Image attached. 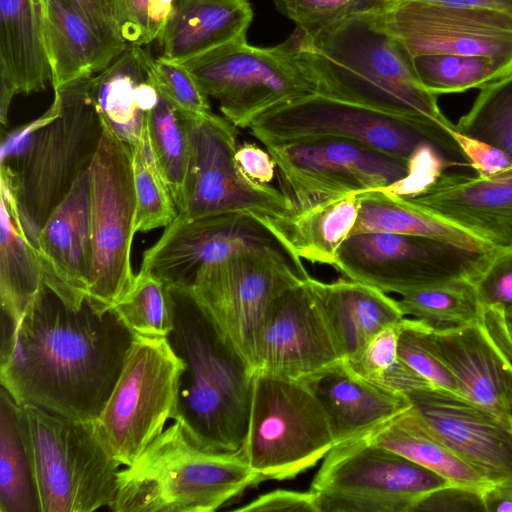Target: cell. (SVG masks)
<instances>
[{"label":"cell","mask_w":512,"mask_h":512,"mask_svg":"<svg viewBox=\"0 0 512 512\" xmlns=\"http://www.w3.org/2000/svg\"><path fill=\"white\" fill-rule=\"evenodd\" d=\"M0 383L20 405L94 421L122 370L134 334L113 308L68 306L46 284L21 319L2 313Z\"/></svg>","instance_id":"6da1fadb"},{"label":"cell","mask_w":512,"mask_h":512,"mask_svg":"<svg viewBox=\"0 0 512 512\" xmlns=\"http://www.w3.org/2000/svg\"><path fill=\"white\" fill-rule=\"evenodd\" d=\"M384 14L314 28L296 26L282 43L315 93L451 126L437 95L419 82L413 56L386 28Z\"/></svg>","instance_id":"7a4b0ae2"},{"label":"cell","mask_w":512,"mask_h":512,"mask_svg":"<svg viewBox=\"0 0 512 512\" xmlns=\"http://www.w3.org/2000/svg\"><path fill=\"white\" fill-rule=\"evenodd\" d=\"M103 134L93 76L54 88L49 109L2 140L1 193L36 246L40 230L87 171Z\"/></svg>","instance_id":"3957f363"},{"label":"cell","mask_w":512,"mask_h":512,"mask_svg":"<svg viewBox=\"0 0 512 512\" xmlns=\"http://www.w3.org/2000/svg\"><path fill=\"white\" fill-rule=\"evenodd\" d=\"M174 325L167 341L185 364L174 421L199 448L242 450L255 370L189 286L169 285Z\"/></svg>","instance_id":"277c9868"},{"label":"cell","mask_w":512,"mask_h":512,"mask_svg":"<svg viewBox=\"0 0 512 512\" xmlns=\"http://www.w3.org/2000/svg\"><path fill=\"white\" fill-rule=\"evenodd\" d=\"M260 481L242 450L201 449L174 421L118 472L109 508L115 512H213Z\"/></svg>","instance_id":"5b68a950"},{"label":"cell","mask_w":512,"mask_h":512,"mask_svg":"<svg viewBox=\"0 0 512 512\" xmlns=\"http://www.w3.org/2000/svg\"><path fill=\"white\" fill-rule=\"evenodd\" d=\"M451 126L312 92L263 114L249 130L263 145L334 137L359 142L406 162L421 144L432 143L456 165L468 166L448 132Z\"/></svg>","instance_id":"8992f818"},{"label":"cell","mask_w":512,"mask_h":512,"mask_svg":"<svg viewBox=\"0 0 512 512\" xmlns=\"http://www.w3.org/2000/svg\"><path fill=\"white\" fill-rule=\"evenodd\" d=\"M21 406L41 512H91L109 507L121 464L103 447L94 421Z\"/></svg>","instance_id":"52a82bcc"},{"label":"cell","mask_w":512,"mask_h":512,"mask_svg":"<svg viewBox=\"0 0 512 512\" xmlns=\"http://www.w3.org/2000/svg\"><path fill=\"white\" fill-rule=\"evenodd\" d=\"M334 446L326 414L303 380L255 371L242 452L262 480L292 479Z\"/></svg>","instance_id":"ba28073f"},{"label":"cell","mask_w":512,"mask_h":512,"mask_svg":"<svg viewBox=\"0 0 512 512\" xmlns=\"http://www.w3.org/2000/svg\"><path fill=\"white\" fill-rule=\"evenodd\" d=\"M184 368L166 338L134 335L114 388L94 420L100 442L121 465H131L173 419Z\"/></svg>","instance_id":"9c48e42d"},{"label":"cell","mask_w":512,"mask_h":512,"mask_svg":"<svg viewBox=\"0 0 512 512\" xmlns=\"http://www.w3.org/2000/svg\"><path fill=\"white\" fill-rule=\"evenodd\" d=\"M90 187L92 265L86 301L107 311L134 284L130 256L137 232L133 151L104 121L90 166Z\"/></svg>","instance_id":"30bf717a"},{"label":"cell","mask_w":512,"mask_h":512,"mask_svg":"<svg viewBox=\"0 0 512 512\" xmlns=\"http://www.w3.org/2000/svg\"><path fill=\"white\" fill-rule=\"evenodd\" d=\"M449 484L364 437L335 445L323 458L309 490L318 512H414L424 497Z\"/></svg>","instance_id":"8fae6325"},{"label":"cell","mask_w":512,"mask_h":512,"mask_svg":"<svg viewBox=\"0 0 512 512\" xmlns=\"http://www.w3.org/2000/svg\"><path fill=\"white\" fill-rule=\"evenodd\" d=\"M495 251H473L420 235L370 232L349 236L333 267L347 279L402 296L453 280L474 281Z\"/></svg>","instance_id":"7c38bea8"},{"label":"cell","mask_w":512,"mask_h":512,"mask_svg":"<svg viewBox=\"0 0 512 512\" xmlns=\"http://www.w3.org/2000/svg\"><path fill=\"white\" fill-rule=\"evenodd\" d=\"M183 64L237 128L249 129L263 114L313 92L283 43L262 48L237 40Z\"/></svg>","instance_id":"4fadbf2b"},{"label":"cell","mask_w":512,"mask_h":512,"mask_svg":"<svg viewBox=\"0 0 512 512\" xmlns=\"http://www.w3.org/2000/svg\"><path fill=\"white\" fill-rule=\"evenodd\" d=\"M239 255L272 257L309 275L300 258L260 216L245 212L197 218L177 215L157 242L145 250L139 271L169 285L190 286L204 265Z\"/></svg>","instance_id":"5bb4252c"},{"label":"cell","mask_w":512,"mask_h":512,"mask_svg":"<svg viewBox=\"0 0 512 512\" xmlns=\"http://www.w3.org/2000/svg\"><path fill=\"white\" fill-rule=\"evenodd\" d=\"M264 146L293 207L337 195L385 190L407 175L406 161L350 140L319 137Z\"/></svg>","instance_id":"9a60e30c"},{"label":"cell","mask_w":512,"mask_h":512,"mask_svg":"<svg viewBox=\"0 0 512 512\" xmlns=\"http://www.w3.org/2000/svg\"><path fill=\"white\" fill-rule=\"evenodd\" d=\"M212 112L191 116L190 158L179 216L197 218L229 212L275 216L293 208L280 189L248 178L238 166L237 130Z\"/></svg>","instance_id":"2e32d148"},{"label":"cell","mask_w":512,"mask_h":512,"mask_svg":"<svg viewBox=\"0 0 512 512\" xmlns=\"http://www.w3.org/2000/svg\"><path fill=\"white\" fill-rule=\"evenodd\" d=\"M308 277L272 257L239 255L204 265L189 287L255 370L270 307Z\"/></svg>","instance_id":"e0dca14e"},{"label":"cell","mask_w":512,"mask_h":512,"mask_svg":"<svg viewBox=\"0 0 512 512\" xmlns=\"http://www.w3.org/2000/svg\"><path fill=\"white\" fill-rule=\"evenodd\" d=\"M384 24L412 56L485 55L512 73V15L399 0Z\"/></svg>","instance_id":"ac0fdd59"},{"label":"cell","mask_w":512,"mask_h":512,"mask_svg":"<svg viewBox=\"0 0 512 512\" xmlns=\"http://www.w3.org/2000/svg\"><path fill=\"white\" fill-rule=\"evenodd\" d=\"M428 430L491 485H512V423L470 400L426 386L406 394Z\"/></svg>","instance_id":"d6986e66"},{"label":"cell","mask_w":512,"mask_h":512,"mask_svg":"<svg viewBox=\"0 0 512 512\" xmlns=\"http://www.w3.org/2000/svg\"><path fill=\"white\" fill-rule=\"evenodd\" d=\"M341 362L336 339L305 280L284 290L267 314L255 371L303 380Z\"/></svg>","instance_id":"ffe728a7"},{"label":"cell","mask_w":512,"mask_h":512,"mask_svg":"<svg viewBox=\"0 0 512 512\" xmlns=\"http://www.w3.org/2000/svg\"><path fill=\"white\" fill-rule=\"evenodd\" d=\"M405 200L493 249H512V167L489 177L445 172L427 191Z\"/></svg>","instance_id":"44dd1931"},{"label":"cell","mask_w":512,"mask_h":512,"mask_svg":"<svg viewBox=\"0 0 512 512\" xmlns=\"http://www.w3.org/2000/svg\"><path fill=\"white\" fill-rule=\"evenodd\" d=\"M35 247L45 284L68 306L81 308L87 300L92 265L90 168L52 211Z\"/></svg>","instance_id":"7402d4cb"},{"label":"cell","mask_w":512,"mask_h":512,"mask_svg":"<svg viewBox=\"0 0 512 512\" xmlns=\"http://www.w3.org/2000/svg\"><path fill=\"white\" fill-rule=\"evenodd\" d=\"M429 332L436 351L455 377L461 396L511 422L512 362L484 322L452 331Z\"/></svg>","instance_id":"603a6c76"},{"label":"cell","mask_w":512,"mask_h":512,"mask_svg":"<svg viewBox=\"0 0 512 512\" xmlns=\"http://www.w3.org/2000/svg\"><path fill=\"white\" fill-rule=\"evenodd\" d=\"M303 381L322 406L335 445L367 437L411 408L406 394L360 377L345 362Z\"/></svg>","instance_id":"cb8c5ba5"},{"label":"cell","mask_w":512,"mask_h":512,"mask_svg":"<svg viewBox=\"0 0 512 512\" xmlns=\"http://www.w3.org/2000/svg\"><path fill=\"white\" fill-rule=\"evenodd\" d=\"M52 84L44 34V0H0V122L17 94Z\"/></svg>","instance_id":"d4e9b609"},{"label":"cell","mask_w":512,"mask_h":512,"mask_svg":"<svg viewBox=\"0 0 512 512\" xmlns=\"http://www.w3.org/2000/svg\"><path fill=\"white\" fill-rule=\"evenodd\" d=\"M305 283L332 330L344 362L357 357L383 329L406 318L397 299L367 284L347 278L323 282L311 276Z\"/></svg>","instance_id":"484cf974"},{"label":"cell","mask_w":512,"mask_h":512,"mask_svg":"<svg viewBox=\"0 0 512 512\" xmlns=\"http://www.w3.org/2000/svg\"><path fill=\"white\" fill-rule=\"evenodd\" d=\"M153 61L141 46L128 45L107 68L93 76L102 120L131 148L141 142L149 112L158 100Z\"/></svg>","instance_id":"4316f807"},{"label":"cell","mask_w":512,"mask_h":512,"mask_svg":"<svg viewBox=\"0 0 512 512\" xmlns=\"http://www.w3.org/2000/svg\"><path fill=\"white\" fill-rule=\"evenodd\" d=\"M252 19L248 0H173L156 40L160 56L184 63L227 43L246 39Z\"/></svg>","instance_id":"83f0119b"},{"label":"cell","mask_w":512,"mask_h":512,"mask_svg":"<svg viewBox=\"0 0 512 512\" xmlns=\"http://www.w3.org/2000/svg\"><path fill=\"white\" fill-rule=\"evenodd\" d=\"M359 209L360 193H352L260 218L300 259L334 266L340 247L352 234Z\"/></svg>","instance_id":"f1b7e54d"},{"label":"cell","mask_w":512,"mask_h":512,"mask_svg":"<svg viewBox=\"0 0 512 512\" xmlns=\"http://www.w3.org/2000/svg\"><path fill=\"white\" fill-rule=\"evenodd\" d=\"M44 34L53 89L100 73L127 47L104 41L66 0H44Z\"/></svg>","instance_id":"f546056e"},{"label":"cell","mask_w":512,"mask_h":512,"mask_svg":"<svg viewBox=\"0 0 512 512\" xmlns=\"http://www.w3.org/2000/svg\"><path fill=\"white\" fill-rule=\"evenodd\" d=\"M435 472L450 484L483 493L488 483L423 424L412 408L366 437Z\"/></svg>","instance_id":"4dcf8cb0"},{"label":"cell","mask_w":512,"mask_h":512,"mask_svg":"<svg viewBox=\"0 0 512 512\" xmlns=\"http://www.w3.org/2000/svg\"><path fill=\"white\" fill-rule=\"evenodd\" d=\"M0 512H41L23 409L2 387Z\"/></svg>","instance_id":"1f68e13d"},{"label":"cell","mask_w":512,"mask_h":512,"mask_svg":"<svg viewBox=\"0 0 512 512\" xmlns=\"http://www.w3.org/2000/svg\"><path fill=\"white\" fill-rule=\"evenodd\" d=\"M388 232L431 237L473 251L493 250L483 241L385 190L360 193V209L351 235Z\"/></svg>","instance_id":"d6a6232c"},{"label":"cell","mask_w":512,"mask_h":512,"mask_svg":"<svg viewBox=\"0 0 512 512\" xmlns=\"http://www.w3.org/2000/svg\"><path fill=\"white\" fill-rule=\"evenodd\" d=\"M45 285L36 247L23 232L1 193L0 301L2 313L16 324Z\"/></svg>","instance_id":"836d02e7"},{"label":"cell","mask_w":512,"mask_h":512,"mask_svg":"<svg viewBox=\"0 0 512 512\" xmlns=\"http://www.w3.org/2000/svg\"><path fill=\"white\" fill-rule=\"evenodd\" d=\"M397 300L406 317L434 332L456 330L482 322L484 317L475 285L466 279L423 288Z\"/></svg>","instance_id":"e575fe53"},{"label":"cell","mask_w":512,"mask_h":512,"mask_svg":"<svg viewBox=\"0 0 512 512\" xmlns=\"http://www.w3.org/2000/svg\"><path fill=\"white\" fill-rule=\"evenodd\" d=\"M158 93L157 103L147 118L146 132L179 213L184 203L190 158L191 116L176 108L159 90Z\"/></svg>","instance_id":"d590c367"},{"label":"cell","mask_w":512,"mask_h":512,"mask_svg":"<svg viewBox=\"0 0 512 512\" xmlns=\"http://www.w3.org/2000/svg\"><path fill=\"white\" fill-rule=\"evenodd\" d=\"M412 59L421 85L437 96L481 89L511 74L496 59L485 55L421 54Z\"/></svg>","instance_id":"8d00e7d4"},{"label":"cell","mask_w":512,"mask_h":512,"mask_svg":"<svg viewBox=\"0 0 512 512\" xmlns=\"http://www.w3.org/2000/svg\"><path fill=\"white\" fill-rule=\"evenodd\" d=\"M113 309L134 335L167 338L173 329L169 284L148 273L136 274L132 288Z\"/></svg>","instance_id":"74e56055"},{"label":"cell","mask_w":512,"mask_h":512,"mask_svg":"<svg viewBox=\"0 0 512 512\" xmlns=\"http://www.w3.org/2000/svg\"><path fill=\"white\" fill-rule=\"evenodd\" d=\"M404 320L383 329L357 357L345 363L357 375L378 386L408 394L430 384L406 365L398 354Z\"/></svg>","instance_id":"f35d334b"},{"label":"cell","mask_w":512,"mask_h":512,"mask_svg":"<svg viewBox=\"0 0 512 512\" xmlns=\"http://www.w3.org/2000/svg\"><path fill=\"white\" fill-rule=\"evenodd\" d=\"M454 129L501 149L512 159V73L482 87Z\"/></svg>","instance_id":"ab89813d"},{"label":"cell","mask_w":512,"mask_h":512,"mask_svg":"<svg viewBox=\"0 0 512 512\" xmlns=\"http://www.w3.org/2000/svg\"><path fill=\"white\" fill-rule=\"evenodd\" d=\"M132 151L136 232L166 227L174 221L178 211L153 155L146 127L141 142Z\"/></svg>","instance_id":"60d3db41"},{"label":"cell","mask_w":512,"mask_h":512,"mask_svg":"<svg viewBox=\"0 0 512 512\" xmlns=\"http://www.w3.org/2000/svg\"><path fill=\"white\" fill-rule=\"evenodd\" d=\"M401 360L430 386L460 395L458 383L436 351L430 332L419 321L406 317L398 343Z\"/></svg>","instance_id":"b9f144b4"},{"label":"cell","mask_w":512,"mask_h":512,"mask_svg":"<svg viewBox=\"0 0 512 512\" xmlns=\"http://www.w3.org/2000/svg\"><path fill=\"white\" fill-rule=\"evenodd\" d=\"M399 0H274L297 27L314 28L343 19L389 12Z\"/></svg>","instance_id":"7bdbcfd3"},{"label":"cell","mask_w":512,"mask_h":512,"mask_svg":"<svg viewBox=\"0 0 512 512\" xmlns=\"http://www.w3.org/2000/svg\"><path fill=\"white\" fill-rule=\"evenodd\" d=\"M173 0H113L120 38L126 45L143 46L156 41Z\"/></svg>","instance_id":"ee69618b"},{"label":"cell","mask_w":512,"mask_h":512,"mask_svg":"<svg viewBox=\"0 0 512 512\" xmlns=\"http://www.w3.org/2000/svg\"><path fill=\"white\" fill-rule=\"evenodd\" d=\"M153 74L157 89L180 111L190 116L211 112L208 97L183 63L159 56Z\"/></svg>","instance_id":"f6af8a7d"},{"label":"cell","mask_w":512,"mask_h":512,"mask_svg":"<svg viewBox=\"0 0 512 512\" xmlns=\"http://www.w3.org/2000/svg\"><path fill=\"white\" fill-rule=\"evenodd\" d=\"M456 166L432 143L421 144L407 162V175L385 191L401 198H414L433 186L447 168Z\"/></svg>","instance_id":"bcb514c9"},{"label":"cell","mask_w":512,"mask_h":512,"mask_svg":"<svg viewBox=\"0 0 512 512\" xmlns=\"http://www.w3.org/2000/svg\"><path fill=\"white\" fill-rule=\"evenodd\" d=\"M473 283L484 308L499 307L512 317V249L496 250Z\"/></svg>","instance_id":"7dc6e473"},{"label":"cell","mask_w":512,"mask_h":512,"mask_svg":"<svg viewBox=\"0 0 512 512\" xmlns=\"http://www.w3.org/2000/svg\"><path fill=\"white\" fill-rule=\"evenodd\" d=\"M448 132L478 176H493L512 167V159L501 149L455 130L454 124Z\"/></svg>","instance_id":"c3c4849f"},{"label":"cell","mask_w":512,"mask_h":512,"mask_svg":"<svg viewBox=\"0 0 512 512\" xmlns=\"http://www.w3.org/2000/svg\"><path fill=\"white\" fill-rule=\"evenodd\" d=\"M416 511L435 512H485L482 493L449 484L424 497Z\"/></svg>","instance_id":"681fc988"},{"label":"cell","mask_w":512,"mask_h":512,"mask_svg":"<svg viewBox=\"0 0 512 512\" xmlns=\"http://www.w3.org/2000/svg\"><path fill=\"white\" fill-rule=\"evenodd\" d=\"M239 512H318L315 495L309 491L277 489L259 495L236 508Z\"/></svg>","instance_id":"f907efd6"},{"label":"cell","mask_w":512,"mask_h":512,"mask_svg":"<svg viewBox=\"0 0 512 512\" xmlns=\"http://www.w3.org/2000/svg\"><path fill=\"white\" fill-rule=\"evenodd\" d=\"M66 1L104 41L118 46H128L123 42L118 33L113 0Z\"/></svg>","instance_id":"816d5d0a"},{"label":"cell","mask_w":512,"mask_h":512,"mask_svg":"<svg viewBox=\"0 0 512 512\" xmlns=\"http://www.w3.org/2000/svg\"><path fill=\"white\" fill-rule=\"evenodd\" d=\"M235 159L242 172L251 180L269 184L276 172V165L267 150H263L254 143L238 145Z\"/></svg>","instance_id":"f5cc1de1"},{"label":"cell","mask_w":512,"mask_h":512,"mask_svg":"<svg viewBox=\"0 0 512 512\" xmlns=\"http://www.w3.org/2000/svg\"><path fill=\"white\" fill-rule=\"evenodd\" d=\"M482 499L485 512H512V485H491Z\"/></svg>","instance_id":"db71d44e"},{"label":"cell","mask_w":512,"mask_h":512,"mask_svg":"<svg viewBox=\"0 0 512 512\" xmlns=\"http://www.w3.org/2000/svg\"><path fill=\"white\" fill-rule=\"evenodd\" d=\"M422 2L477 10L498 11L512 15V0H418Z\"/></svg>","instance_id":"11a10c76"},{"label":"cell","mask_w":512,"mask_h":512,"mask_svg":"<svg viewBox=\"0 0 512 512\" xmlns=\"http://www.w3.org/2000/svg\"><path fill=\"white\" fill-rule=\"evenodd\" d=\"M509 325L512 328V318L509 320Z\"/></svg>","instance_id":"9f6ffc18"},{"label":"cell","mask_w":512,"mask_h":512,"mask_svg":"<svg viewBox=\"0 0 512 512\" xmlns=\"http://www.w3.org/2000/svg\"><path fill=\"white\" fill-rule=\"evenodd\" d=\"M511 422H512V409H511Z\"/></svg>","instance_id":"6f0895ef"}]
</instances>
